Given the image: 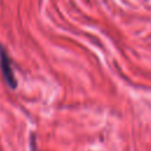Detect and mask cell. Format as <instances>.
<instances>
[{
  "instance_id": "6da1fadb",
  "label": "cell",
  "mask_w": 151,
  "mask_h": 151,
  "mask_svg": "<svg viewBox=\"0 0 151 151\" xmlns=\"http://www.w3.org/2000/svg\"><path fill=\"white\" fill-rule=\"evenodd\" d=\"M0 67L4 74V78L9 87L15 88L17 87V80L13 73V68L11 65V60L8 58V54L4 46H0Z\"/></svg>"
},
{
  "instance_id": "7a4b0ae2",
  "label": "cell",
  "mask_w": 151,
  "mask_h": 151,
  "mask_svg": "<svg viewBox=\"0 0 151 151\" xmlns=\"http://www.w3.org/2000/svg\"><path fill=\"white\" fill-rule=\"evenodd\" d=\"M29 151H38V149H37V144H35V137H34V134H32V136H31Z\"/></svg>"
}]
</instances>
